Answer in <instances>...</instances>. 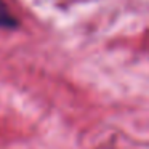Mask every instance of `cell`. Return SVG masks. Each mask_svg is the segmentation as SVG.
Returning a JSON list of instances; mask_svg holds the SVG:
<instances>
[{
	"label": "cell",
	"instance_id": "cell-1",
	"mask_svg": "<svg viewBox=\"0 0 149 149\" xmlns=\"http://www.w3.org/2000/svg\"><path fill=\"white\" fill-rule=\"evenodd\" d=\"M0 26H5V27H15L16 26V19L8 13L7 7H5L2 2H0Z\"/></svg>",
	"mask_w": 149,
	"mask_h": 149
}]
</instances>
